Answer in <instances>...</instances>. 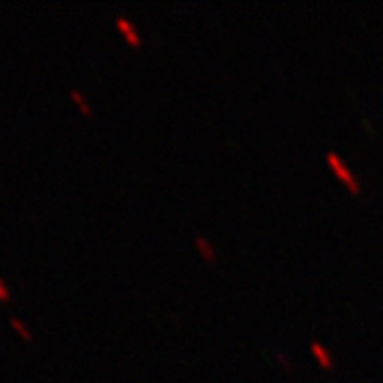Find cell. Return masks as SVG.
Instances as JSON below:
<instances>
[{
	"instance_id": "6da1fadb",
	"label": "cell",
	"mask_w": 383,
	"mask_h": 383,
	"mask_svg": "<svg viewBox=\"0 0 383 383\" xmlns=\"http://www.w3.org/2000/svg\"><path fill=\"white\" fill-rule=\"evenodd\" d=\"M327 165L335 172V176L348 188L350 193H360V182L356 180V176L352 174V170L348 168V165L342 161V157H338L336 153H329L327 155Z\"/></svg>"
},
{
	"instance_id": "7a4b0ae2",
	"label": "cell",
	"mask_w": 383,
	"mask_h": 383,
	"mask_svg": "<svg viewBox=\"0 0 383 383\" xmlns=\"http://www.w3.org/2000/svg\"><path fill=\"white\" fill-rule=\"evenodd\" d=\"M116 27H118V31L123 35V39H125L129 45H133V47H141V43H143L141 33H139L137 25H135L129 18H125V16H118V18H116Z\"/></svg>"
},
{
	"instance_id": "3957f363",
	"label": "cell",
	"mask_w": 383,
	"mask_h": 383,
	"mask_svg": "<svg viewBox=\"0 0 383 383\" xmlns=\"http://www.w3.org/2000/svg\"><path fill=\"white\" fill-rule=\"evenodd\" d=\"M193 246H195L197 254H199L205 262H215V260H217V250H215V246L211 244V240H209L207 237L197 235V237L193 239Z\"/></svg>"
},
{
	"instance_id": "277c9868",
	"label": "cell",
	"mask_w": 383,
	"mask_h": 383,
	"mask_svg": "<svg viewBox=\"0 0 383 383\" xmlns=\"http://www.w3.org/2000/svg\"><path fill=\"white\" fill-rule=\"evenodd\" d=\"M311 354L315 356V360H317V364L321 366V368H325V370H331L333 368V356H331V352H329V348L325 346V344H321V342H311Z\"/></svg>"
},
{
	"instance_id": "5b68a950",
	"label": "cell",
	"mask_w": 383,
	"mask_h": 383,
	"mask_svg": "<svg viewBox=\"0 0 383 383\" xmlns=\"http://www.w3.org/2000/svg\"><path fill=\"white\" fill-rule=\"evenodd\" d=\"M71 100L74 102V104H78V110H80V114L82 116H86V118H90L92 116V108L88 106V102L84 100V96H82V92H78V90H71Z\"/></svg>"
},
{
	"instance_id": "8992f818",
	"label": "cell",
	"mask_w": 383,
	"mask_h": 383,
	"mask_svg": "<svg viewBox=\"0 0 383 383\" xmlns=\"http://www.w3.org/2000/svg\"><path fill=\"white\" fill-rule=\"evenodd\" d=\"M10 325L16 329V333H18V335H20L24 340H27V342H31V340H33V335H31V331H27V327H25V325H24V323H22L18 317H12V319H10Z\"/></svg>"
},
{
	"instance_id": "52a82bcc",
	"label": "cell",
	"mask_w": 383,
	"mask_h": 383,
	"mask_svg": "<svg viewBox=\"0 0 383 383\" xmlns=\"http://www.w3.org/2000/svg\"><path fill=\"white\" fill-rule=\"evenodd\" d=\"M0 301H4V303L10 301V289L6 287V284L2 280H0Z\"/></svg>"
},
{
	"instance_id": "ba28073f",
	"label": "cell",
	"mask_w": 383,
	"mask_h": 383,
	"mask_svg": "<svg viewBox=\"0 0 383 383\" xmlns=\"http://www.w3.org/2000/svg\"><path fill=\"white\" fill-rule=\"evenodd\" d=\"M276 358H278V364H282V366H284L286 370H291V364L287 362L289 358H287L286 354H276Z\"/></svg>"
}]
</instances>
